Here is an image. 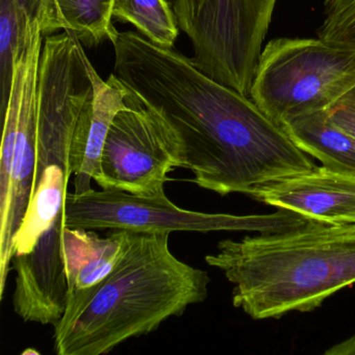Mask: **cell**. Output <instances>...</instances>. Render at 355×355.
<instances>
[{
  "mask_svg": "<svg viewBox=\"0 0 355 355\" xmlns=\"http://www.w3.org/2000/svg\"><path fill=\"white\" fill-rule=\"evenodd\" d=\"M114 76L161 117L178 168L221 196L315 167L250 97L209 78L192 60L140 33L118 34Z\"/></svg>",
  "mask_w": 355,
  "mask_h": 355,
  "instance_id": "1",
  "label": "cell"
},
{
  "mask_svg": "<svg viewBox=\"0 0 355 355\" xmlns=\"http://www.w3.org/2000/svg\"><path fill=\"white\" fill-rule=\"evenodd\" d=\"M169 236L132 232L123 257L103 279L68 296L53 325L58 355L107 354L207 298L209 274L178 259Z\"/></svg>",
  "mask_w": 355,
  "mask_h": 355,
  "instance_id": "2",
  "label": "cell"
},
{
  "mask_svg": "<svg viewBox=\"0 0 355 355\" xmlns=\"http://www.w3.org/2000/svg\"><path fill=\"white\" fill-rule=\"evenodd\" d=\"M205 261L234 284L232 304L252 319L309 313L355 284V223L307 220L282 232L223 240Z\"/></svg>",
  "mask_w": 355,
  "mask_h": 355,
  "instance_id": "3",
  "label": "cell"
},
{
  "mask_svg": "<svg viewBox=\"0 0 355 355\" xmlns=\"http://www.w3.org/2000/svg\"><path fill=\"white\" fill-rule=\"evenodd\" d=\"M355 85V51L321 39L278 38L263 46L250 98L279 126L326 110Z\"/></svg>",
  "mask_w": 355,
  "mask_h": 355,
  "instance_id": "4",
  "label": "cell"
},
{
  "mask_svg": "<svg viewBox=\"0 0 355 355\" xmlns=\"http://www.w3.org/2000/svg\"><path fill=\"white\" fill-rule=\"evenodd\" d=\"M203 73L250 97L277 0H171Z\"/></svg>",
  "mask_w": 355,
  "mask_h": 355,
  "instance_id": "5",
  "label": "cell"
},
{
  "mask_svg": "<svg viewBox=\"0 0 355 355\" xmlns=\"http://www.w3.org/2000/svg\"><path fill=\"white\" fill-rule=\"evenodd\" d=\"M65 226L132 232H282L296 227L306 218L278 209L269 215L236 216L180 209L166 196H140L113 189L66 195Z\"/></svg>",
  "mask_w": 355,
  "mask_h": 355,
  "instance_id": "6",
  "label": "cell"
},
{
  "mask_svg": "<svg viewBox=\"0 0 355 355\" xmlns=\"http://www.w3.org/2000/svg\"><path fill=\"white\" fill-rule=\"evenodd\" d=\"M44 36L37 18L28 20L13 55L10 97L17 105V130L11 182L0 200V299L12 271L13 239L26 215L34 189L38 130V80ZM9 97V98H10Z\"/></svg>",
  "mask_w": 355,
  "mask_h": 355,
  "instance_id": "7",
  "label": "cell"
},
{
  "mask_svg": "<svg viewBox=\"0 0 355 355\" xmlns=\"http://www.w3.org/2000/svg\"><path fill=\"white\" fill-rule=\"evenodd\" d=\"M176 168L163 120L134 96V105L119 112L110 128L94 182L105 190L157 196Z\"/></svg>",
  "mask_w": 355,
  "mask_h": 355,
  "instance_id": "8",
  "label": "cell"
},
{
  "mask_svg": "<svg viewBox=\"0 0 355 355\" xmlns=\"http://www.w3.org/2000/svg\"><path fill=\"white\" fill-rule=\"evenodd\" d=\"M250 197L320 223H355L354 174L323 165L259 186Z\"/></svg>",
  "mask_w": 355,
  "mask_h": 355,
  "instance_id": "9",
  "label": "cell"
},
{
  "mask_svg": "<svg viewBox=\"0 0 355 355\" xmlns=\"http://www.w3.org/2000/svg\"><path fill=\"white\" fill-rule=\"evenodd\" d=\"M93 86V94L85 103L76 122L70 146V166L74 175V193L91 190L99 174V163L107 132L119 112L134 105V95L114 74L101 78L84 53Z\"/></svg>",
  "mask_w": 355,
  "mask_h": 355,
  "instance_id": "10",
  "label": "cell"
},
{
  "mask_svg": "<svg viewBox=\"0 0 355 355\" xmlns=\"http://www.w3.org/2000/svg\"><path fill=\"white\" fill-rule=\"evenodd\" d=\"M132 236L111 230L101 238L95 230L65 226L62 242L69 295L103 279L123 257Z\"/></svg>",
  "mask_w": 355,
  "mask_h": 355,
  "instance_id": "11",
  "label": "cell"
},
{
  "mask_svg": "<svg viewBox=\"0 0 355 355\" xmlns=\"http://www.w3.org/2000/svg\"><path fill=\"white\" fill-rule=\"evenodd\" d=\"M115 0H41L38 19L43 36L59 30L76 34L82 44H113L118 32L112 24Z\"/></svg>",
  "mask_w": 355,
  "mask_h": 355,
  "instance_id": "12",
  "label": "cell"
},
{
  "mask_svg": "<svg viewBox=\"0 0 355 355\" xmlns=\"http://www.w3.org/2000/svg\"><path fill=\"white\" fill-rule=\"evenodd\" d=\"M71 168L53 164L35 178L26 215L13 239L14 255L28 254L64 211Z\"/></svg>",
  "mask_w": 355,
  "mask_h": 355,
  "instance_id": "13",
  "label": "cell"
},
{
  "mask_svg": "<svg viewBox=\"0 0 355 355\" xmlns=\"http://www.w3.org/2000/svg\"><path fill=\"white\" fill-rule=\"evenodd\" d=\"M282 128L301 150L322 165L355 175V138L332 124L326 110L298 116Z\"/></svg>",
  "mask_w": 355,
  "mask_h": 355,
  "instance_id": "14",
  "label": "cell"
},
{
  "mask_svg": "<svg viewBox=\"0 0 355 355\" xmlns=\"http://www.w3.org/2000/svg\"><path fill=\"white\" fill-rule=\"evenodd\" d=\"M113 17L134 24L151 42L174 49L178 24L173 9L166 0H115Z\"/></svg>",
  "mask_w": 355,
  "mask_h": 355,
  "instance_id": "15",
  "label": "cell"
},
{
  "mask_svg": "<svg viewBox=\"0 0 355 355\" xmlns=\"http://www.w3.org/2000/svg\"><path fill=\"white\" fill-rule=\"evenodd\" d=\"M41 0H0V78L1 116L11 90L13 55L26 32L28 20L37 18Z\"/></svg>",
  "mask_w": 355,
  "mask_h": 355,
  "instance_id": "16",
  "label": "cell"
},
{
  "mask_svg": "<svg viewBox=\"0 0 355 355\" xmlns=\"http://www.w3.org/2000/svg\"><path fill=\"white\" fill-rule=\"evenodd\" d=\"M319 39L338 49L355 51V0H325Z\"/></svg>",
  "mask_w": 355,
  "mask_h": 355,
  "instance_id": "17",
  "label": "cell"
},
{
  "mask_svg": "<svg viewBox=\"0 0 355 355\" xmlns=\"http://www.w3.org/2000/svg\"><path fill=\"white\" fill-rule=\"evenodd\" d=\"M332 124L355 138V85L326 109Z\"/></svg>",
  "mask_w": 355,
  "mask_h": 355,
  "instance_id": "18",
  "label": "cell"
},
{
  "mask_svg": "<svg viewBox=\"0 0 355 355\" xmlns=\"http://www.w3.org/2000/svg\"><path fill=\"white\" fill-rule=\"evenodd\" d=\"M326 355H355V334L325 351Z\"/></svg>",
  "mask_w": 355,
  "mask_h": 355,
  "instance_id": "19",
  "label": "cell"
}]
</instances>
